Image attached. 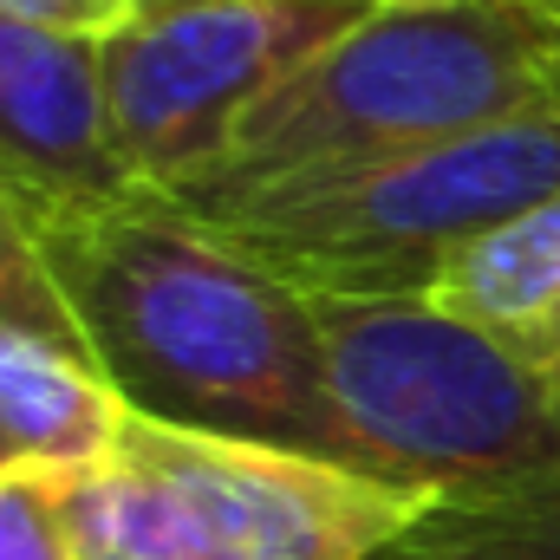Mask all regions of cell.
Listing matches in <instances>:
<instances>
[{"label":"cell","mask_w":560,"mask_h":560,"mask_svg":"<svg viewBox=\"0 0 560 560\" xmlns=\"http://www.w3.org/2000/svg\"><path fill=\"white\" fill-rule=\"evenodd\" d=\"M555 385H560V372H555Z\"/></svg>","instance_id":"obj_16"},{"label":"cell","mask_w":560,"mask_h":560,"mask_svg":"<svg viewBox=\"0 0 560 560\" xmlns=\"http://www.w3.org/2000/svg\"><path fill=\"white\" fill-rule=\"evenodd\" d=\"M560 105V20L541 0L365 7L235 125L209 189L319 176Z\"/></svg>","instance_id":"obj_3"},{"label":"cell","mask_w":560,"mask_h":560,"mask_svg":"<svg viewBox=\"0 0 560 560\" xmlns=\"http://www.w3.org/2000/svg\"><path fill=\"white\" fill-rule=\"evenodd\" d=\"M85 359L156 423L346 463L313 300L183 202L138 189L33 235Z\"/></svg>","instance_id":"obj_1"},{"label":"cell","mask_w":560,"mask_h":560,"mask_svg":"<svg viewBox=\"0 0 560 560\" xmlns=\"http://www.w3.org/2000/svg\"><path fill=\"white\" fill-rule=\"evenodd\" d=\"M560 196V105L476 125L398 156L170 196L300 293L378 300L423 293L430 275L495 222Z\"/></svg>","instance_id":"obj_4"},{"label":"cell","mask_w":560,"mask_h":560,"mask_svg":"<svg viewBox=\"0 0 560 560\" xmlns=\"http://www.w3.org/2000/svg\"><path fill=\"white\" fill-rule=\"evenodd\" d=\"M72 476L79 469H0V560H85Z\"/></svg>","instance_id":"obj_10"},{"label":"cell","mask_w":560,"mask_h":560,"mask_svg":"<svg viewBox=\"0 0 560 560\" xmlns=\"http://www.w3.org/2000/svg\"><path fill=\"white\" fill-rule=\"evenodd\" d=\"M365 7L352 0H143L98 39L105 118L138 189L183 196L235 125Z\"/></svg>","instance_id":"obj_5"},{"label":"cell","mask_w":560,"mask_h":560,"mask_svg":"<svg viewBox=\"0 0 560 560\" xmlns=\"http://www.w3.org/2000/svg\"><path fill=\"white\" fill-rule=\"evenodd\" d=\"M131 405L112 378L33 332H0V469H98L118 456Z\"/></svg>","instance_id":"obj_9"},{"label":"cell","mask_w":560,"mask_h":560,"mask_svg":"<svg viewBox=\"0 0 560 560\" xmlns=\"http://www.w3.org/2000/svg\"><path fill=\"white\" fill-rule=\"evenodd\" d=\"M313 300L352 469L436 495L392 560H560V385L418 293Z\"/></svg>","instance_id":"obj_2"},{"label":"cell","mask_w":560,"mask_h":560,"mask_svg":"<svg viewBox=\"0 0 560 560\" xmlns=\"http://www.w3.org/2000/svg\"><path fill=\"white\" fill-rule=\"evenodd\" d=\"M112 7H118V13H131V7H143V0H112Z\"/></svg>","instance_id":"obj_14"},{"label":"cell","mask_w":560,"mask_h":560,"mask_svg":"<svg viewBox=\"0 0 560 560\" xmlns=\"http://www.w3.org/2000/svg\"><path fill=\"white\" fill-rule=\"evenodd\" d=\"M0 332H33V339H59L72 352H85L79 326H72V313L59 300V287L46 275L39 248H33L26 215L7 196H0Z\"/></svg>","instance_id":"obj_11"},{"label":"cell","mask_w":560,"mask_h":560,"mask_svg":"<svg viewBox=\"0 0 560 560\" xmlns=\"http://www.w3.org/2000/svg\"><path fill=\"white\" fill-rule=\"evenodd\" d=\"M118 456L170 495L202 560H392L436 515V495L392 476L138 411Z\"/></svg>","instance_id":"obj_6"},{"label":"cell","mask_w":560,"mask_h":560,"mask_svg":"<svg viewBox=\"0 0 560 560\" xmlns=\"http://www.w3.org/2000/svg\"><path fill=\"white\" fill-rule=\"evenodd\" d=\"M541 7H548V13H555V20H560V0H541Z\"/></svg>","instance_id":"obj_15"},{"label":"cell","mask_w":560,"mask_h":560,"mask_svg":"<svg viewBox=\"0 0 560 560\" xmlns=\"http://www.w3.org/2000/svg\"><path fill=\"white\" fill-rule=\"evenodd\" d=\"M418 300L482 326L489 339L515 346L548 378L560 372V196L535 202L489 235L463 242Z\"/></svg>","instance_id":"obj_8"},{"label":"cell","mask_w":560,"mask_h":560,"mask_svg":"<svg viewBox=\"0 0 560 560\" xmlns=\"http://www.w3.org/2000/svg\"><path fill=\"white\" fill-rule=\"evenodd\" d=\"M352 7H418V0H352Z\"/></svg>","instance_id":"obj_13"},{"label":"cell","mask_w":560,"mask_h":560,"mask_svg":"<svg viewBox=\"0 0 560 560\" xmlns=\"http://www.w3.org/2000/svg\"><path fill=\"white\" fill-rule=\"evenodd\" d=\"M0 13L33 20V26H59V33H85V39H105L125 20L112 0H0Z\"/></svg>","instance_id":"obj_12"},{"label":"cell","mask_w":560,"mask_h":560,"mask_svg":"<svg viewBox=\"0 0 560 560\" xmlns=\"http://www.w3.org/2000/svg\"><path fill=\"white\" fill-rule=\"evenodd\" d=\"M0 196L39 235L52 215L138 196L98 79V39L0 13Z\"/></svg>","instance_id":"obj_7"}]
</instances>
